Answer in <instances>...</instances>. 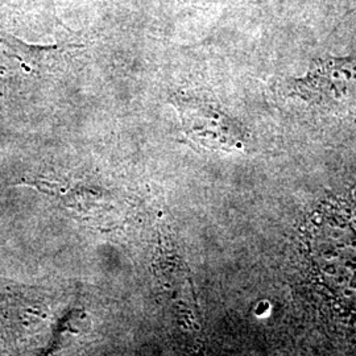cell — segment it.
Returning <instances> with one entry per match:
<instances>
[{"label":"cell","instance_id":"obj_1","mask_svg":"<svg viewBox=\"0 0 356 356\" xmlns=\"http://www.w3.org/2000/svg\"><path fill=\"white\" fill-rule=\"evenodd\" d=\"M152 269L159 302L179 354L206 356L202 317L191 269L166 222L159 225Z\"/></svg>","mask_w":356,"mask_h":356},{"label":"cell","instance_id":"obj_2","mask_svg":"<svg viewBox=\"0 0 356 356\" xmlns=\"http://www.w3.org/2000/svg\"><path fill=\"white\" fill-rule=\"evenodd\" d=\"M291 95L332 113L356 104V57L314 60L307 73L293 79Z\"/></svg>","mask_w":356,"mask_h":356},{"label":"cell","instance_id":"obj_3","mask_svg":"<svg viewBox=\"0 0 356 356\" xmlns=\"http://www.w3.org/2000/svg\"><path fill=\"white\" fill-rule=\"evenodd\" d=\"M173 103L178 110L186 135L214 151H242L247 143L245 131L235 119L216 103L200 97L176 94Z\"/></svg>","mask_w":356,"mask_h":356}]
</instances>
